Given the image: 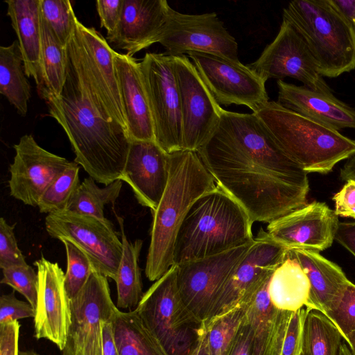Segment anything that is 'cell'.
Instances as JSON below:
<instances>
[{
  "label": "cell",
  "mask_w": 355,
  "mask_h": 355,
  "mask_svg": "<svg viewBox=\"0 0 355 355\" xmlns=\"http://www.w3.org/2000/svg\"><path fill=\"white\" fill-rule=\"evenodd\" d=\"M102 335L103 355H119L114 340L112 320L103 322Z\"/></svg>",
  "instance_id": "obj_49"
},
{
  "label": "cell",
  "mask_w": 355,
  "mask_h": 355,
  "mask_svg": "<svg viewBox=\"0 0 355 355\" xmlns=\"http://www.w3.org/2000/svg\"><path fill=\"white\" fill-rule=\"evenodd\" d=\"M306 308L293 312L289 320L281 355H300L302 329Z\"/></svg>",
  "instance_id": "obj_43"
},
{
  "label": "cell",
  "mask_w": 355,
  "mask_h": 355,
  "mask_svg": "<svg viewBox=\"0 0 355 355\" xmlns=\"http://www.w3.org/2000/svg\"><path fill=\"white\" fill-rule=\"evenodd\" d=\"M121 232L123 245L122 256L116 272L115 282L117 290L116 306L135 310L144 295L139 258L143 245L141 239L128 240L124 231L123 218L115 212Z\"/></svg>",
  "instance_id": "obj_29"
},
{
  "label": "cell",
  "mask_w": 355,
  "mask_h": 355,
  "mask_svg": "<svg viewBox=\"0 0 355 355\" xmlns=\"http://www.w3.org/2000/svg\"><path fill=\"white\" fill-rule=\"evenodd\" d=\"M1 283L22 295L35 309L37 302L38 276L29 265L12 266L2 270Z\"/></svg>",
  "instance_id": "obj_40"
},
{
  "label": "cell",
  "mask_w": 355,
  "mask_h": 355,
  "mask_svg": "<svg viewBox=\"0 0 355 355\" xmlns=\"http://www.w3.org/2000/svg\"><path fill=\"white\" fill-rule=\"evenodd\" d=\"M191 355H209L207 330L205 325L204 331L202 332L197 345H196Z\"/></svg>",
  "instance_id": "obj_52"
},
{
  "label": "cell",
  "mask_w": 355,
  "mask_h": 355,
  "mask_svg": "<svg viewBox=\"0 0 355 355\" xmlns=\"http://www.w3.org/2000/svg\"><path fill=\"white\" fill-rule=\"evenodd\" d=\"M80 166L75 162L60 174L41 196L37 207L42 214L65 211L69 201L80 185Z\"/></svg>",
  "instance_id": "obj_35"
},
{
  "label": "cell",
  "mask_w": 355,
  "mask_h": 355,
  "mask_svg": "<svg viewBox=\"0 0 355 355\" xmlns=\"http://www.w3.org/2000/svg\"><path fill=\"white\" fill-rule=\"evenodd\" d=\"M228 355H252V333L245 315L233 336Z\"/></svg>",
  "instance_id": "obj_47"
},
{
  "label": "cell",
  "mask_w": 355,
  "mask_h": 355,
  "mask_svg": "<svg viewBox=\"0 0 355 355\" xmlns=\"http://www.w3.org/2000/svg\"><path fill=\"white\" fill-rule=\"evenodd\" d=\"M248 67L266 82L270 78L283 80L288 77L312 90L332 94L318 72L306 43L293 25L284 19L273 41Z\"/></svg>",
  "instance_id": "obj_14"
},
{
  "label": "cell",
  "mask_w": 355,
  "mask_h": 355,
  "mask_svg": "<svg viewBox=\"0 0 355 355\" xmlns=\"http://www.w3.org/2000/svg\"><path fill=\"white\" fill-rule=\"evenodd\" d=\"M176 277L174 264L144 293L135 310L168 355H191L205 324L183 302Z\"/></svg>",
  "instance_id": "obj_7"
},
{
  "label": "cell",
  "mask_w": 355,
  "mask_h": 355,
  "mask_svg": "<svg viewBox=\"0 0 355 355\" xmlns=\"http://www.w3.org/2000/svg\"><path fill=\"white\" fill-rule=\"evenodd\" d=\"M19 329L18 321L0 324V355H19Z\"/></svg>",
  "instance_id": "obj_46"
},
{
  "label": "cell",
  "mask_w": 355,
  "mask_h": 355,
  "mask_svg": "<svg viewBox=\"0 0 355 355\" xmlns=\"http://www.w3.org/2000/svg\"><path fill=\"white\" fill-rule=\"evenodd\" d=\"M239 309L205 324L209 355H228L233 336L244 315Z\"/></svg>",
  "instance_id": "obj_37"
},
{
  "label": "cell",
  "mask_w": 355,
  "mask_h": 355,
  "mask_svg": "<svg viewBox=\"0 0 355 355\" xmlns=\"http://www.w3.org/2000/svg\"><path fill=\"white\" fill-rule=\"evenodd\" d=\"M277 84V102L286 108L338 131L355 130V110L333 94L318 92L282 80Z\"/></svg>",
  "instance_id": "obj_24"
},
{
  "label": "cell",
  "mask_w": 355,
  "mask_h": 355,
  "mask_svg": "<svg viewBox=\"0 0 355 355\" xmlns=\"http://www.w3.org/2000/svg\"><path fill=\"white\" fill-rule=\"evenodd\" d=\"M253 240L223 252L177 265V286L186 306L205 323L216 297Z\"/></svg>",
  "instance_id": "obj_15"
},
{
  "label": "cell",
  "mask_w": 355,
  "mask_h": 355,
  "mask_svg": "<svg viewBox=\"0 0 355 355\" xmlns=\"http://www.w3.org/2000/svg\"><path fill=\"white\" fill-rule=\"evenodd\" d=\"M13 148L10 193L25 205L37 207L45 190L72 162L45 150L31 135L22 136Z\"/></svg>",
  "instance_id": "obj_18"
},
{
  "label": "cell",
  "mask_w": 355,
  "mask_h": 355,
  "mask_svg": "<svg viewBox=\"0 0 355 355\" xmlns=\"http://www.w3.org/2000/svg\"><path fill=\"white\" fill-rule=\"evenodd\" d=\"M306 43L322 77L336 78L355 69V25L329 0H295L283 9Z\"/></svg>",
  "instance_id": "obj_6"
},
{
  "label": "cell",
  "mask_w": 355,
  "mask_h": 355,
  "mask_svg": "<svg viewBox=\"0 0 355 355\" xmlns=\"http://www.w3.org/2000/svg\"><path fill=\"white\" fill-rule=\"evenodd\" d=\"M41 26V82L37 87L42 98L46 95L61 94L67 76V47L56 40L40 14Z\"/></svg>",
  "instance_id": "obj_32"
},
{
  "label": "cell",
  "mask_w": 355,
  "mask_h": 355,
  "mask_svg": "<svg viewBox=\"0 0 355 355\" xmlns=\"http://www.w3.org/2000/svg\"><path fill=\"white\" fill-rule=\"evenodd\" d=\"M338 223L334 210L313 201L270 222L266 232L287 249L320 252L331 246Z\"/></svg>",
  "instance_id": "obj_19"
},
{
  "label": "cell",
  "mask_w": 355,
  "mask_h": 355,
  "mask_svg": "<svg viewBox=\"0 0 355 355\" xmlns=\"http://www.w3.org/2000/svg\"><path fill=\"white\" fill-rule=\"evenodd\" d=\"M170 154L155 141L131 140L121 180L131 188L138 202L153 213L169 178Z\"/></svg>",
  "instance_id": "obj_21"
},
{
  "label": "cell",
  "mask_w": 355,
  "mask_h": 355,
  "mask_svg": "<svg viewBox=\"0 0 355 355\" xmlns=\"http://www.w3.org/2000/svg\"><path fill=\"white\" fill-rule=\"evenodd\" d=\"M352 354L355 355V336L351 341L350 344L348 345Z\"/></svg>",
  "instance_id": "obj_55"
},
{
  "label": "cell",
  "mask_w": 355,
  "mask_h": 355,
  "mask_svg": "<svg viewBox=\"0 0 355 355\" xmlns=\"http://www.w3.org/2000/svg\"><path fill=\"white\" fill-rule=\"evenodd\" d=\"M270 277L245 309L244 315L252 333V355H281L293 313L278 309L271 303L268 290Z\"/></svg>",
  "instance_id": "obj_25"
},
{
  "label": "cell",
  "mask_w": 355,
  "mask_h": 355,
  "mask_svg": "<svg viewBox=\"0 0 355 355\" xmlns=\"http://www.w3.org/2000/svg\"><path fill=\"white\" fill-rule=\"evenodd\" d=\"M19 355H40L33 350H27L19 352Z\"/></svg>",
  "instance_id": "obj_54"
},
{
  "label": "cell",
  "mask_w": 355,
  "mask_h": 355,
  "mask_svg": "<svg viewBox=\"0 0 355 355\" xmlns=\"http://www.w3.org/2000/svg\"><path fill=\"white\" fill-rule=\"evenodd\" d=\"M335 240L355 257V222H339Z\"/></svg>",
  "instance_id": "obj_48"
},
{
  "label": "cell",
  "mask_w": 355,
  "mask_h": 355,
  "mask_svg": "<svg viewBox=\"0 0 355 355\" xmlns=\"http://www.w3.org/2000/svg\"><path fill=\"white\" fill-rule=\"evenodd\" d=\"M310 289L307 275L288 250L270 279L268 290L271 303L278 309L293 313L307 306Z\"/></svg>",
  "instance_id": "obj_28"
},
{
  "label": "cell",
  "mask_w": 355,
  "mask_h": 355,
  "mask_svg": "<svg viewBox=\"0 0 355 355\" xmlns=\"http://www.w3.org/2000/svg\"><path fill=\"white\" fill-rule=\"evenodd\" d=\"M45 227L51 237L78 246L88 256L96 271L115 280L123 245L110 221L65 211L48 214Z\"/></svg>",
  "instance_id": "obj_12"
},
{
  "label": "cell",
  "mask_w": 355,
  "mask_h": 355,
  "mask_svg": "<svg viewBox=\"0 0 355 355\" xmlns=\"http://www.w3.org/2000/svg\"><path fill=\"white\" fill-rule=\"evenodd\" d=\"M254 113L285 153L307 173L327 174L355 153V140L277 101H269Z\"/></svg>",
  "instance_id": "obj_5"
},
{
  "label": "cell",
  "mask_w": 355,
  "mask_h": 355,
  "mask_svg": "<svg viewBox=\"0 0 355 355\" xmlns=\"http://www.w3.org/2000/svg\"><path fill=\"white\" fill-rule=\"evenodd\" d=\"M180 98L184 150L198 151L216 129L223 108L186 55L174 57Z\"/></svg>",
  "instance_id": "obj_17"
},
{
  "label": "cell",
  "mask_w": 355,
  "mask_h": 355,
  "mask_svg": "<svg viewBox=\"0 0 355 355\" xmlns=\"http://www.w3.org/2000/svg\"><path fill=\"white\" fill-rule=\"evenodd\" d=\"M333 6L355 25V0H329Z\"/></svg>",
  "instance_id": "obj_50"
},
{
  "label": "cell",
  "mask_w": 355,
  "mask_h": 355,
  "mask_svg": "<svg viewBox=\"0 0 355 355\" xmlns=\"http://www.w3.org/2000/svg\"><path fill=\"white\" fill-rule=\"evenodd\" d=\"M158 43L173 57L197 51L239 60L236 39L215 12L189 15L171 7Z\"/></svg>",
  "instance_id": "obj_16"
},
{
  "label": "cell",
  "mask_w": 355,
  "mask_h": 355,
  "mask_svg": "<svg viewBox=\"0 0 355 355\" xmlns=\"http://www.w3.org/2000/svg\"><path fill=\"white\" fill-rule=\"evenodd\" d=\"M288 254L298 261L310 282V295L306 308L325 315L338 301L350 281L339 266L319 252L288 249Z\"/></svg>",
  "instance_id": "obj_26"
},
{
  "label": "cell",
  "mask_w": 355,
  "mask_h": 355,
  "mask_svg": "<svg viewBox=\"0 0 355 355\" xmlns=\"http://www.w3.org/2000/svg\"><path fill=\"white\" fill-rule=\"evenodd\" d=\"M42 99L68 137L74 162L96 182L107 186L121 180L131 141L128 132L97 112L69 58L61 94Z\"/></svg>",
  "instance_id": "obj_2"
},
{
  "label": "cell",
  "mask_w": 355,
  "mask_h": 355,
  "mask_svg": "<svg viewBox=\"0 0 355 355\" xmlns=\"http://www.w3.org/2000/svg\"><path fill=\"white\" fill-rule=\"evenodd\" d=\"M114 67L130 140L155 141L154 126L140 64L116 51Z\"/></svg>",
  "instance_id": "obj_23"
},
{
  "label": "cell",
  "mask_w": 355,
  "mask_h": 355,
  "mask_svg": "<svg viewBox=\"0 0 355 355\" xmlns=\"http://www.w3.org/2000/svg\"><path fill=\"white\" fill-rule=\"evenodd\" d=\"M288 250L261 228L245 257L219 290L204 324L245 307Z\"/></svg>",
  "instance_id": "obj_10"
},
{
  "label": "cell",
  "mask_w": 355,
  "mask_h": 355,
  "mask_svg": "<svg viewBox=\"0 0 355 355\" xmlns=\"http://www.w3.org/2000/svg\"><path fill=\"white\" fill-rule=\"evenodd\" d=\"M64 245L67 260L64 286L70 300L83 288L92 273L96 270L88 256L78 246L67 240Z\"/></svg>",
  "instance_id": "obj_38"
},
{
  "label": "cell",
  "mask_w": 355,
  "mask_h": 355,
  "mask_svg": "<svg viewBox=\"0 0 355 355\" xmlns=\"http://www.w3.org/2000/svg\"><path fill=\"white\" fill-rule=\"evenodd\" d=\"M0 93L21 116L27 114L31 85L17 40L0 46Z\"/></svg>",
  "instance_id": "obj_31"
},
{
  "label": "cell",
  "mask_w": 355,
  "mask_h": 355,
  "mask_svg": "<svg viewBox=\"0 0 355 355\" xmlns=\"http://www.w3.org/2000/svg\"><path fill=\"white\" fill-rule=\"evenodd\" d=\"M216 185L196 151L170 154L169 178L153 213L150 242L145 274L151 282L173 265V248L179 228L192 204Z\"/></svg>",
  "instance_id": "obj_3"
},
{
  "label": "cell",
  "mask_w": 355,
  "mask_h": 355,
  "mask_svg": "<svg viewBox=\"0 0 355 355\" xmlns=\"http://www.w3.org/2000/svg\"><path fill=\"white\" fill-rule=\"evenodd\" d=\"M349 345L355 336V284L349 282L338 301L326 313Z\"/></svg>",
  "instance_id": "obj_39"
},
{
  "label": "cell",
  "mask_w": 355,
  "mask_h": 355,
  "mask_svg": "<svg viewBox=\"0 0 355 355\" xmlns=\"http://www.w3.org/2000/svg\"><path fill=\"white\" fill-rule=\"evenodd\" d=\"M340 177L345 182L355 181V153L347 159L340 168Z\"/></svg>",
  "instance_id": "obj_51"
},
{
  "label": "cell",
  "mask_w": 355,
  "mask_h": 355,
  "mask_svg": "<svg viewBox=\"0 0 355 355\" xmlns=\"http://www.w3.org/2000/svg\"><path fill=\"white\" fill-rule=\"evenodd\" d=\"M35 309L28 302L18 300L15 292L0 297V324L19 319L35 318Z\"/></svg>",
  "instance_id": "obj_42"
},
{
  "label": "cell",
  "mask_w": 355,
  "mask_h": 355,
  "mask_svg": "<svg viewBox=\"0 0 355 355\" xmlns=\"http://www.w3.org/2000/svg\"><path fill=\"white\" fill-rule=\"evenodd\" d=\"M7 15L19 44L25 72L37 87L41 82L40 0H6Z\"/></svg>",
  "instance_id": "obj_27"
},
{
  "label": "cell",
  "mask_w": 355,
  "mask_h": 355,
  "mask_svg": "<svg viewBox=\"0 0 355 355\" xmlns=\"http://www.w3.org/2000/svg\"><path fill=\"white\" fill-rule=\"evenodd\" d=\"M170 8L166 0H123L119 26L107 42L132 57L158 43Z\"/></svg>",
  "instance_id": "obj_22"
},
{
  "label": "cell",
  "mask_w": 355,
  "mask_h": 355,
  "mask_svg": "<svg viewBox=\"0 0 355 355\" xmlns=\"http://www.w3.org/2000/svg\"><path fill=\"white\" fill-rule=\"evenodd\" d=\"M335 213L338 216L355 219V181L346 182L343 188L333 197Z\"/></svg>",
  "instance_id": "obj_45"
},
{
  "label": "cell",
  "mask_w": 355,
  "mask_h": 355,
  "mask_svg": "<svg viewBox=\"0 0 355 355\" xmlns=\"http://www.w3.org/2000/svg\"><path fill=\"white\" fill-rule=\"evenodd\" d=\"M343 337L319 311L306 309L302 338V355H339Z\"/></svg>",
  "instance_id": "obj_33"
},
{
  "label": "cell",
  "mask_w": 355,
  "mask_h": 355,
  "mask_svg": "<svg viewBox=\"0 0 355 355\" xmlns=\"http://www.w3.org/2000/svg\"><path fill=\"white\" fill-rule=\"evenodd\" d=\"M122 182L117 180L101 188L92 178H85L73 194L67 211L110 222L104 216V208L106 205L115 202L121 190Z\"/></svg>",
  "instance_id": "obj_34"
},
{
  "label": "cell",
  "mask_w": 355,
  "mask_h": 355,
  "mask_svg": "<svg viewBox=\"0 0 355 355\" xmlns=\"http://www.w3.org/2000/svg\"><path fill=\"white\" fill-rule=\"evenodd\" d=\"M15 226L9 225L3 217L0 218V268L2 270L28 265L18 247L14 233Z\"/></svg>",
  "instance_id": "obj_41"
},
{
  "label": "cell",
  "mask_w": 355,
  "mask_h": 355,
  "mask_svg": "<svg viewBox=\"0 0 355 355\" xmlns=\"http://www.w3.org/2000/svg\"><path fill=\"white\" fill-rule=\"evenodd\" d=\"M187 55L219 105H245L256 112L269 101L266 81L239 60L205 52Z\"/></svg>",
  "instance_id": "obj_13"
},
{
  "label": "cell",
  "mask_w": 355,
  "mask_h": 355,
  "mask_svg": "<svg viewBox=\"0 0 355 355\" xmlns=\"http://www.w3.org/2000/svg\"><path fill=\"white\" fill-rule=\"evenodd\" d=\"M339 355H353L349 347L345 343H343L340 345Z\"/></svg>",
  "instance_id": "obj_53"
},
{
  "label": "cell",
  "mask_w": 355,
  "mask_h": 355,
  "mask_svg": "<svg viewBox=\"0 0 355 355\" xmlns=\"http://www.w3.org/2000/svg\"><path fill=\"white\" fill-rule=\"evenodd\" d=\"M112 323L119 355H168L135 310L117 309Z\"/></svg>",
  "instance_id": "obj_30"
},
{
  "label": "cell",
  "mask_w": 355,
  "mask_h": 355,
  "mask_svg": "<svg viewBox=\"0 0 355 355\" xmlns=\"http://www.w3.org/2000/svg\"><path fill=\"white\" fill-rule=\"evenodd\" d=\"M115 53L98 31L77 19L67 46L68 58L100 115L127 130L114 67Z\"/></svg>",
  "instance_id": "obj_8"
},
{
  "label": "cell",
  "mask_w": 355,
  "mask_h": 355,
  "mask_svg": "<svg viewBox=\"0 0 355 355\" xmlns=\"http://www.w3.org/2000/svg\"><path fill=\"white\" fill-rule=\"evenodd\" d=\"M245 209L217 186L192 204L177 234L173 265L213 256L254 239Z\"/></svg>",
  "instance_id": "obj_4"
},
{
  "label": "cell",
  "mask_w": 355,
  "mask_h": 355,
  "mask_svg": "<svg viewBox=\"0 0 355 355\" xmlns=\"http://www.w3.org/2000/svg\"><path fill=\"white\" fill-rule=\"evenodd\" d=\"M300 355H302V353H301V354H300Z\"/></svg>",
  "instance_id": "obj_56"
},
{
  "label": "cell",
  "mask_w": 355,
  "mask_h": 355,
  "mask_svg": "<svg viewBox=\"0 0 355 355\" xmlns=\"http://www.w3.org/2000/svg\"><path fill=\"white\" fill-rule=\"evenodd\" d=\"M34 265L38 276L35 336L51 341L62 351L71 320L70 299L64 286L65 274L58 263L43 257Z\"/></svg>",
  "instance_id": "obj_20"
},
{
  "label": "cell",
  "mask_w": 355,
  "mask_h": 355,
  "mask_svg": "<svg viewBox=\"0 0 355 355\" xmlns=\"http://www.w3.org/2000/svg\"><path fill=\"white\" fill-rule=\"evenodd\" d=\"M40 14L56 40L67 47L77 17L69 0H40Z\"/></svg>",
  "instance_id": "obj_36"
},
{
  "label": "cell",
  "mask_w": 355,
  "mask_h": 355,
  "mask_svg": "<svg viewBox=\"0 0 355 355\" xmlns=\"http://www.w3.org/2000/svg\"><path fill=\"white\" fill-rule=\"evenodd\" d=\"M197 153L216 185L253 223H270L307 204L308 173L254 112L223 109L216 129Z\"/></svg>",
  "instance_id": "obj_1"
},
{
  "label": "cell",
  "mask_w": 355,
  "mask_h": 355,
  "mask_svg": "<svg viewBox=\"0 0 355 355\" xmlns=\"http://www.w3.org/2000/svg\"><path fill=\"white\" fill-rule=\"evenodd\" d=\"M107 277L94 270L70 300L71 320L62 355H103L102 324L117 310Z\"/></svg>",
  "instance_id": "obj_11"
},
{
  "label": "cell",
  "mask_w": 355,
  "mask_h": 355,
  "mask_svg": "<svg viewBox=\"0 0 355 355\" xmlns=\"http://www.w3.org/2000/svg\"><path fill=\"white\" fill-rule=\"evenodd\" d=\"M139 64L156 143L168 154L184 150L181 98L174 57L146 53Z\"/></svg>",
  "instance_id": "obj_9"
},
{
  "label": "cell",
  "mask_w": 355,
  "mask_h": 355,
  "mask_svg": "<svg viewBox=\"0 0 355 355\" xmlns=\"http://www.w3.org/2000/svg\"><path fill=\"white\" fill-rule=\"evenodd\" d=\"M123 0H98L96 7L100 18L101 27L107 30V37L116 32L122 15Z\"/></svg>",
  "instance_id": "obj_44"
}]
</instances>
